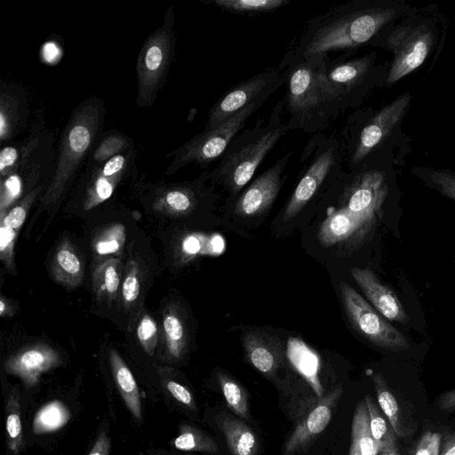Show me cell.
<instances>
[{
  "label": "cell",
  "instance_id": "cell-34",
  "mask_svg": "<svg viewBox=\"0 0 455 455\" xmlns=\"http://www.w3.org/2000/svg\"><path fill=\"white\" fill-rule=\"evenodd\" d=\"M164 329L170 352L178 356L183 347L185 334L180 319L173 314L166 315L164 319Z\"/></svg>",
  "mask_w": 455,
  "mask_h": 455
},
{
  "label": "cell",
  "instance_id": "cell-6",
  "mask_svg": "<svg viewBox=\"0 0 455 455\" xmlns=\"http://www.w3.org/2000/svg\"><path fill=\"white\" fill-rule=\"evenodd\" d=\"M339 291L347 318L362 338L389 352H405L410 348L408 338L349 284L340 283Z\"/></svg>",
  "mask_w": 455,
  "mask_h": 455
},
{
  "label": "cell",
  "instance_id": "cell-5",
  "mask_svg": "<svg viewBox=\"0 0 455 455\" xmlns=\"http://www.w3.org/2000/svg\"><path fill=\"white\" fill-rule=\"evenodd\" d=\"M174 13L167 7L164 22L145 40L136 62L137 94L140 108L152 107L164 86L173 58Z\"/></svg>",
  "mask_w": 455,
  "mask_h": 455
},
{
  "label": "cell",
  "instance_id": "cell-8",
  "mask_svg": "<svg viewBox=\"0 0 455 455\" xmlns=\"http://www.w3.org/2000/svg\"><path fill=\"white\" fill-rule=\"evenodd\" d=\"M283 124H273L253 140L228 152L214 172V176L232 193L241 190L252 178L255 171L286 132Z\"/></svg>",
  "mask_w": 455,
  "mask_h": 455
},
{
  "label": "cell",
  "instance_id": "cell-41",
  "mask_svg": "<svg viewBox=\"0 0 455 455\" xmlns=\"http://www.w3.org/2000/svg\"><path fill=\"white\" fill-rule=\"evenodd\" d=\"M122 293L127 303H132L137 299L140 293V283L134 270L125 276L122 286Z\"/></svg>",
  "mask_w": 455,
  "mask_h": 455
},
{
  "label": "cell",
  "instance_id": "cell-31",
  "mask_svg": "<svg viewBox=\"0 0 455 455\" xmlns=\"http://www.w3.org/2000/svg\"><path fill=\"white\" fill-rule=\"evenodd\" d=\"M217 6L237 12H265L289 4L287 0H216Z\"/></svg>",
  "mask_w": 455,
  "mask_h": 455
},
{
  "label": "cell",
  "instance_id": "cell-19",
  "mask_svg": "<svg viewBox=\"0 0 455 455\" xmlns=\"http://www.w3.org/2000/svg\"><path fill=\"white\" fill-rule=\"evenodd\" d=\"M243 347L247 360L259 371L274 375L281 366L283 353L280 340L262 331H248L242 336Z\"/></svg>",
  "mask_w": 455,
  "mask_h": 455
},
{
  "label": "cell",
  "instance_id": "cell-17",
  "mask_svg": "<svg viewBox=\"0 0 455 455\" xmlns=\"http://www.w3.org/2000/svg\"><path fill=\"white\" fill-rule=\"evenodd\" d=\"M28 99L16 84H2L0 88V140L2 144L17 137L28 125Z\"/></svg>",
  "mask_w": 455,
  "mask_h": 455
},
{
  "label": "cell",
  "instance_id": "cell-29",
  "mask_svg": "<svg viewBox=\"0 0 455 455\" xmlns=\"http://www.w3.org/2000/svg\"><path fill=\"white\" fill-rule=\"evenodd\" d=\"M70 419L67 406L60 401H52L42 406L33 421L36 434H46L61 428Z\"/></svg>",
  "mask_w": 455,
  "mask_h": 455
},
{
  "label": "cell",
  "instance_id": "cell-48",
  "mask_svg": "<svg viewBox=\"0 0 455 455\" xmlns=\"http://www.w3.org/2000/svg\"><path fill=\"white\" fill-rule=\"evenodd\" d=\"M183 250L188 254H195L200 250V242L196 237L189 236L183 242Z\"/></svg>",
  "mask_w": 455,
  "mask_h": 455
},
{
  "label": "cell",
  "instance_id": "cell-15",
  "mask_svg": "<svg viewBox=\"0 0 455 455\" xmlns=\"http://www.w3.org/2000/svg\"><path fill=\"white\" fill-rule=\"evenodd\" d=\"M53 142L52 134L44 126L42 116L22 141L3 147L0 152L2 180L19 172L44 149Z\"/></svg>",
  "mask_w": 455,
  "mask_h": 455
},
{
  "label": "cell",
  "instance_id": "cell-32",
  "mask_svg": "<svg viewBox=\"0 0 455 455\" xmlns=\"http://www.w3.org/2000/svg\"><path fill=\"white\" fill-rule=\"evenodd\" d=\"M161 201L168 208L178 212H186L195 204V193L188 186L167 188L160 193Z\"/></svg>",
  "mask_w": 455,
  "mask_h": 455
},
{
  "label": "cell",
  "instance_id": "cell-13",
  "mask_svg": "<svg viewBox=\"0 0 455 455\" xmlns=\"http://www.w3.org/2000/svg\"><path fill=\"white\" fill-rule=\"evenodd\" d=\"M290 156L291 153L279 159L243 191L235 204L236 215L254 217L271 206L281 188L282 173Z\"/></svg>",
  "mask_w": 455,
  "mask_h": 455
},
{
  "label": "cell",
  "instance_id": "cell-10",
  "mask_svg": "<svg viewBox=\"0 0 455 455\" xmlns=\"http://www.w3.org/2000/svg\"><path fill=\"white\" fill-rule=\"evenodd\" d=\"M137 156L134 146L102 164H84L82 179L87 192V204L94 205L109 199L116 185L135 172Z\"/></svg>",
  "mask_w": 455,
  "mask_h": 455
},
{
  "label": "cell",
  "instance_id": "cell-18",
  "mask_svg": "<svg viewBox=\"0 0 455 455\" xmlns=\"http://www.w3.org/2000/svg\"><path fill=\"white\" fill-rule=\"evenodd\" d=\"M340 394V387H337L329 393L302 419L284 445L285 455H291L302 450L326 428L331 419L333 407Z\"/></svg>",
  "mask_w": 455,
  "mask_h": 455
},
{
  "label": "cell",
  "instance_id": "cell-35",
  "mask_svg": "<svg viewBox=\"0 0 455 455\" xmlns=\"http://www.w3.org/2000/svg\"><path fill=\"white\" fill-rule=\"evenodd\" d=\"M10 411L6 418V431L8 435V446L10 450L17 453L22 445V426L17 403H10Z\"/></svg>",
  "mask_w": 455,
  "mask_h": 455
},
{
  "label": "cell",
  "instance_id": "cell-4",
  "mask_svg": "<svg viewBox=\"0 0 455 455\" xmlns=\"http://www.w3.org/2000/svg\"><path fill=\"white\" fill-rule=\"evenodd\" d=\"M412 97L410 92H403L371 116L359 134L352 155L354 164L377 153L379 156H394L404 164L403 159L411 148L402 124L411 108Z\"/></svg>",
  "mask_w": 455,
  "mask_h": 455
},
{
  "label": "cell",
  "instance_id": "cell-23",
  "mask_svg": "<svg viewBox=\"0 0 455 455\" xmlns=\"http://www.w3.org/2000/svg\"><path fill=\"white\" fill-rule=\"evenodd\" d=\"M379 452L371 435L366 403L360 401L353 416L349 455H378Z\"/></svg>",
  "mask_w": 455,
  "mask_h": 455
},
{
  "label": "cell",
  "instance_id": "cell-24",
  "mask_svg": "<svg viewBox=\"0 0 455 455\" xmlns=\"http://www.w3.org/2000/svg\"><path fill=\"white\" fill-rule=\"evenodd\" d=\"M111 365L114 379L121 393V395L132 415L137 419L141 418V403L136 380L120 356L111 353Z\"/></svg>",
  "mask_w": 455,
  "mask_h": 455
},
{
  "label": "cell",
  "instance_id": "cell-30",
  "mask_svg": "<svg viewBox=\"0 0 455 455\" xmlns=\"http://www.w3.org/2000/svg\"><path fill=\"white\" fill-rule=\"evenodd\" d=\"M218 379L230 410L241 419H248V399L245 390L235 379L223 372L218 374Z\"/></svg>",
  "mask_w": 455,
  "mask_h": 455
},
{
  "label": "cell",
  "instance_id": "cell-43",
  "mask_svg": "<svg viewBox=\"0 0 455 455\" xmlns=\"http://www.w3.org/2000/svg\"><path fill=\"white\" fill-rule=\"evenodd\" d=\"M440 410L452 411L455 410V388L442 394L437 399Z\"/></svg>",
  "mask_w": 455,
  "mask_h": 455
},
{
  "label": "cell",
  "instance_id": "cell-27",
  "mask_svg": "<svg viewBox=\"0 0 455 455\" xmlns=\"http://www.w3.org/2000/svg\"><path fill=\"white\" fill-rule=\"evenodd\" d=\"M411 173L424 186L455 202V171L416 165L411 169Z\"/></svg>",
  "mask_w": 455,
  "mask_h": 455
},
{
  "label": "cell",
  "instance_id": "cell-44",
  "mask_svg": "<svg viewBox=\"0 0 455 455\" xmlns=\"http://www.w3.org/2000/svg\"><path fill=\"white\" fill-rule=\"evenodd\" d=\"M15 237V230L4 225L0 228V250L4 253L9 248H12Z\"/></svg>",
  "mask_w": 455,
  "mask_h": 455
},
{
  "label": "cell",
  "instance_id": "cell-21",
  "mask_svg": "<svg viewBox=\"0 0 455 455\" xmlns=\"http://www.w3.org/2000/svg\"><path fill=\"white\" fill-rule=\"evenodd\" d=\"M216 420L232 455H256L259 442L245 422L226 412L220 413Z\"/></svg>",
  "mask_w": 455,
  "mask_h": 455
},
{
  "label": "cell",
  "instance_id": "cell-47",
  "mask_svg": "<svg viewBox=\"0 0 455 455\" xmlns=\"http://www.w3.org/2000/svg\"><path fill=\"white\" fill-rule=\"evenodd\" d=\"M440 455H455V432L446 437L442 446Z\"/></svg>",
  "mask_w": 455,
  "mask_h": 455
},
{
  "label": "cell",
  "instance_id": "cell-22",
  "mask_svg": "<svg viewBox=\"0 0 455 455\" xmlns=\"http://www.w3.org/2000/svg\"><path fill=\"white\" fill-rule=\"evenodd\" d=\"M56 362V356L50 351L30 349L9 363L8 370L22 378L27 385H35L39 375Z\"/></svg>",
  "mask_w": 455,
  "mask_h": 455
},
{
  "label": "cell",
  "instance_id": "cell-42",
  "mask_svg": "<svg viewBox=\"0 0 455 455\" xmlns=\"http://www.w3.org/2000/svg\"><path fill=\"white\" fill-rule=\"evenodd\" d=\"M166 386L169 392L177 401L188 406L194 404L193 396L187 387L172 380L168 381Z\"/></svg>",
  "mask_w": 455,
  "mask_h": 455
},
{
  "label": "cell",
  "instance_id": "cell-25",
  "mask_svg": "<svg viewBox=\"0 0 455 455\" xmlns=\"http://www.w3.org/2000/svg\"><path fill=\"white\" fill-rule=\"evenodd\" d=\"M134 146L135 143L130 137L116 130H110L97 141V144L95 143L85 164H102Z\"/></svg>",
  "mask_w": 455,
  "mask_h": 455
},
{
  "label": "cell",
  "instance_id": "cell-14",
  "mask_svg": "<svg viewBox=\"0 0 455 455\" xmlns=\"http://www.w3.org/2000/svg\"><path fill=\"white\" fill-rule=\"evenodd\" d=\"M323 70L304 62L296 66L288 78V103L294 114L305 115L329 100L323 83Z\"/></svg>",
  "mask_w": 455,
  "mask_h": 455
},
{
  "label": "cell",
  "instance_id": "cell-1",
  "mask_svg": "<svg viewBox=\"0 0 455 455\" xmlns=\"http://www.w3.org/2000/svg\"><path fill=\"white\" fill-rule=\"evenodd\" d=\"M413 6L406 0H360L335 10L308 36L304 58L342 49L375 45L379 37Z\"/></svg>",
  "mask_w": 455,
  "mask_h": 455
},
{
  "label": "cell",
  "instance_id": "cell-39",
  "mask_svg": "<svg viewBox=\"0 0 455 455\" xmlns=\"http://www.w3.org/2000/svg\"><path fill=\"white\" fill-rule=\"evenodd\" d=\"M40 188H41L38 187L35 191L31 192L28 197L23 201V204L13 207L4 218L2 225L14 230L20 228L26 219V205L36 196V192H38Z\"/></svg>",
  "mask_w": 455,
  "mask_h": 455
},
{
  "label": "cell",
  "instance_id": "cell-50",
  "mask_svg": "<svg viewBox=\"0 0 455 455\" xmlns=\"http://www.w3.org/2000/svg\"><path fill=\"white\" fill-rule=\"evenodd\" d=\"M4 311V301H0V314L3 315Z\"/></svg>",
  "mask_w": 455,
  "mask_h": 455
},
{
  "label": "cell",
  "instance_id": "cell-20",
  "mask_svg": "<svg viewBox=\"0 0 455 455\" xmlns=\"http://www.w3.org/2000/svg\"><path fill=\"white\" fill-rule=\"evenodd\" d=\"M335 163L331 148L321 153L294 189L283 212V220L293 219L313 197Z\"/></svg>",
  "mask_w": 455,
  "mask_h": 455
},
{
  "label": "cell",
  "instance_id": "cell-37",
  "mask_svg": "<svg viewBox=\"0 0 455 455\" xmlns=\"http://www.w3.org/2000/svg\"><path fill=\"white\" fill-rule=\"evenodd\" d=\"M156 325L152 318L145 315L140 322L137 328V336L148 353H152L156 337Z\"/></svg>",
  "mask_w": 455,
  "mask_h": 455
},
{
  "label": "cell",
  "instance_id": "cell-45",
  "mask_svg": "<svg viewBox=\"0 0 455 455\" xmlns=\"http://www.w3.org/2000/svg\"><path fill=\"white\" fill-rule=\"evenodd\" d=\"M120 247V241L116 237H108L100 241L96 246L100 254L111 253L116 251Z\"/></svg>",
  "mask_w": 455,
  "mask_h": 455
},
{
  "label": "cell",
  "instance_id": "cell-28",
  "mask_svg": "<svg viewBox=\"0 0 455 455\" xmlns=\"http://www.w3.org/2000/svg\"><path fill=\"white\" fill-rule=\"evenodd\" d=\"M379 406L382 413L389 421L395 435L400 437H405L408 434L403 426L398 403L393 393L388 388L385 379L380 373H376L372 377Z\"/></svg>",
  "mask_w": 455,
  "mask_h": 455
},
{
  "label": "cell",
  "instance_id": "cell-12",
  "mask_svg": "<svg viewBox=\"0 0 455 455\" xmlns=\"http://www.w3.org/2000/svg\"><path fill=\"white\" fill-rule=\"evenodd\" d=\"M382 213L355 212L345 207L332 211L320 226L318 240L325 247L363 240L373 230Z\"/></svg>",
  "mask_w": 455,
  "mask_h": 455
},
{
  "label": "cell",
  "instance_id": "cell-49",
  "mask_svg": "<svg viewBox=\"0 0 455 455\" xmlns=\"http://www.w3.org/2000/svg\"><path fill=\"white\" fill-rule=\"evenodd\" d=\"M380 455H400L399 451L383 452Z\"/></svg>",
  "mask_w": 455,
  "mask_h": 455
},
{
  "label": "cell",
  "instance_id": "cell-46",
  "mask_svg": "<svg viewBox=\"0 0 455 455\" xmlns=\"http://www.w3.org/2000/svg\"><path fill=\"white\" fill-rule=\"evenodd\" d=\"M108 450L109 441L108 437L105 435H100L88 455H108Z\"/></svg>",
  "mask_w": 455,
  "mask_h": 455
},
{
  "label": "cell",
  "instance_id": "cell-40",
  "mask_svg": "<svg viewBox=\"0 0 455 455\" xmlns=\"http://www.w3.org/2000/svg\"><path fill=\"white\" fill-rule=\"evenodd\" d=\"M57 262L63 271L69 275H77L81 270V263L76 255L68 250L61 249L57 253Z\"/></svg>",
  "mask_w": 455,
  "mask_h": 455
},
{
  "label": "cell",
  "instance_id": "cell-33",
  "mask_svg": "<svg viewBox=\"0 0 455 455\" xmlns=\"http://www.w3.org/2000/svg\"><path fill=\"white\" fill-rule=\"evenodd\" d=\"M173 443L180 451L218 452V445L211 437L191 428L185 429L175 438Z\"/></svg>",
  "mask_w": 455,
  "mask_h": 455
},
{
  "label": "cell",
  "instance_id": "cell-2",
  "mask_svg": "<svg viewBox=\"0 0 455 455\" xmlns=\"http://www.w3.org/2000/svg\"><path fill=\"white\" fill-rule=\"evenodd\" d=\"M448 27V19L435 4L413 6L395 21L374 45L392 55L386 86H394L428 60L434 64L444 46Z\"/></svg>",
  "mask_w": 455,
  "mask_h": 455
},
{
  "label": "cell",
  "instance_id": "cell-9",
  "mask_svg": "<svg viewBox=\"0 0 455 455\" xmlns=\"http://www.w3.org/2000/svg\"><path fill=\"white\" fill-rule=\"evenodd\" d=\"M388 63H377L376 52H371L337 65L323 76L329 100L361 88L365 92L377 85H386Z\"/></svg>",
  "mask_w": 455,
  "mask_h": 455
},
{
  "label": "cell",
  "instance_id": "cell-36",
  "mask_svg": "<svg viewBox=\"0 0 455 455\" xmlns=\"http://www.w3.org/2000/svg\"><path fill=\"white\" fill-rule=\"evenodd\" d=\"M100 290L108 295H115L120 284V275L116 261L105 262L97 272Z\"/></svg>",
  "mask_w": 455,
  "mask_h": 455
},
{
  "label": "cell",
  "instance_id": "cell-38",
  "mask_svg": "<svg viewBox=\"0 0 455 455\" xmlns=\"http://www.w3.org/2000/svg\"><path fill=\"white\" fill-rule=\"evenodd\" d=\"M441 435L436 432L427 431L419 440L413 455H440Z\"/></svg>",
  "mask_w": 455,
  "mask_h": 455
},
{
  "label": "cell",
  "instance_id": "cell-16",
  "mask_svg": "<svg viewBox=\"0 0 455 455\" xmlns=\"http://www.w3.org/2000/svg\"><path fill=\"white\" fill-rule=\"evenodd\" d=\"M351 275L367 300L382 316L389 322L402 324L409 322V315L396 294L372 270L354 267Z\"/></svg>",
  "mask_w": 455,
  "mask_h": 455
},
{
  "label": "cell",
  "instance_id": "cell-7",
  "mask_svg": "<svg viewBox=\"0 0 455 455\" xmlns=\"http://www.w3.org/2000/svg\"><path fill=\"white\" fill-rule=\"evenodd\" d=\"M259 105L260 101L250 104L218 126L204 129L200 134L168 153L166 157L172 159L166 167L165 174H172L192 163L205 165L220 157L226 151L233 137Z\"/></svg>",
  "mask_w": 455,
  "mask_h": 455
},
{
  "label": "cell",
  "instance_id": "cell-11",
  "mask_svg": "<svg viewBox=\"0 0 455 455\" xmlns=\"http://www.w3.org/2000/svg\"><path fill=\"white\" fill-rule=\"evenodd\" d=\"M276 79L274 71H266L233 87L210 110L205 130L218 126L250 104L264 100L273 91Z\"/></svg>",
  "mask_w": 455,
  "mask_h": 455
},
{
  "label": "cell",
  "instance_id": "cell-26",
  "mask_svg": "<svg viewBox=\"0 0 455 455\" xmlns=\"http://www.w3.org/2000/svg\"><path fill=\"white\" fill-rule=\"evenodd\" d=\"M364 401L369 411L371 435L379 447V451H398L396 435L389 421L380 412L371 395H366Z\"/></svg>",
  "mask_w": 455,
  "mask_h": 455
},
{
  "label": "cell",
  "instance_id": "cell-3",
  "mask_svg": "<svg viewBox=\"0 0 455 455\" xmlns=\"http://www.w3.org/2000/svg\"><path fill=\"white\" fill-rule=\"evenodd\" d=\"M105 114L104 102L97 97L84 100L72 111L56 149V160L46 200H56L84 168L101 133Z\"/></svg>",
  "mask_w": 455,
  "mask_h": 455
}]
</instances>
